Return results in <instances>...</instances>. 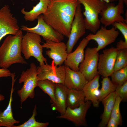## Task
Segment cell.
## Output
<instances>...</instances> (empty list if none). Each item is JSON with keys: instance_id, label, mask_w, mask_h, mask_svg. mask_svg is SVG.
I'll use <instances>...</instances> for the list:
<instances>
[{"instance_id": "obj_1", "label": "cell", "mask_w": 127, "mask_h": 127, "mask_svg": "<svg viewBox=\"0 0 127 127\" xmlns=\"http://www.w3.org/2000/svg\"><path fill=\"white\" fill-rule=\"evenodd\" d=\"M78 0H50L43 19L48 24L68 38Z\"/></svg>"}, {"instance_id": "obj_2", "label": "cell", "mask_w": 127, "mask_h": 127, "mask_svg": "<svg viewBox=\"0 0 127 127\" xmlns=\"http://www.w3.org/2000/svg\"><path fill=\"white\" fill-rule=\"evenodd\" d=\"M23 33L20 29L14 35H9L0 47V67L8 69L16 63L27 64L21 55Z\"/></svg>"}, {"instance_id": "obj_3", "label": "cell", "mask_w": 127, "mask_h": 127, "mask_svg": "<svg viewBox=\"0 0 127 127\" xmlns=\"http://www.w3.org/2000/svg\"><path fill=\"white\" fill-rule=\"evenodd\" d=\"M84 8L83 14L86 29L93 34L99 30L100 22L99 15L107 6L108 4L102 0H78Z\"/></svg>"}, {"instance_id": "obj_4", "label": "cell", "mask_w": 127, "mask_h": 127, "mask_svg": "<svg viewBox=\"0 0 127 127\" xmlns=\"http://www.w3.org/2000/svg\"><path fill=\"white\" fill-rule=\"evenodd\" d=\"M41 41L40 35L27 32L23 36L21 42V52L25 58L28 60L33 57L39 62L40 66L47 63V59L43 55V48L40 44Z\"/></svg>"}, {"instance_id": "obj_5", "label": "cell", "mask_w": 127, "mask_h": 127, "mask_svg": "<svg viewBox=\"0 0 127 127\" xmlns=\"http://www.w3.org/2000/svg\"><path fill=\"white\" fill-rule=\"evenodd\" d=\"M37 67L32 63L30 68L22 72L19 79L20 83H24L22 88L18 90L17 93L22 104L28 98L32 99L35 95L34 89L37 87L38 81L37 76Z\"/></svg>"}, {"instance_id": "obj_6", "label": "cell", "mask_w": 127, "mask_h": 127, "mask_svg": "<svg viewBox=\"0 0 127 127\" xmlns=\"http://www.w3.org/2000/svg\"><path fill=\"white\" fill-rule=\"evenodd\" d=\"M86 30L81 4L79 2L76 8L68 40L66 44L68 54L72 52L78 40L85 34Z\"/></svg>"}, {"instance_id": "obj_7", "label": "cell", "mask_w": 127, "mask_h": 127, "mask_svg": "<svg viewBox=\"0 0 127 127\" xmlns=\"http://www.w3.org/2000/svg\"><path fill=\"white\" fill-rule=\"evenodd\" d=\"M96 47L87 48L85 51L84 57L80 64L79 71L84 75L88 81L99 75L97 67L99 57Z\"/></svg>"}, {"instance_id": "obj_8", "label": "cell", "mask_w": 127, "mask_h": 127, "mask_svg": "<svg viewBox=\"0 0 127 127\" xmlns=\"http://www.w3.org/2000/svg\"><path fill=\"white\" fill-rule=\"evenodd\" d=\"M64 65L56 66L53 60L51 64L47 63L37 67L38 80L47 79L55 83L63 84L65 70Z\"/></svg>"}, {"instance_id": "obj_9", "label": "cell", "mask_w": 127, "mask_h": 127, "mask_svg": "<svg viewBox=\"0 0 127 127\" xmlns=\"http://www.w3.org/2000/svg\"><path fill=\"white\" fill-rule=\"evenodd\" d=\"M37 19L38 23L35 26L29 28L24 25L21 26L20 29L27 32H33L38 34L42 36L45 40H48L60 42L64 39L63 35L44 21L43 15H40Z\"/></svg>"}, {"instance_id": "obj_10", "label": "cell", "mask_w": 127, "mask_h": 127, "mask_svg": "<svg viewBox=\"0 0 127 127\" xmlns=\"http://www.w3.org/2000/svg\"><path fill=\"white\" fill-rule=\"evenodd\" d=\"M118 4L115 5L112 3H108L100 14V23L106 27L113 25L115 22H121L127 24L125 19L121 15L124 13L123 0H118Z\"/></svg>"}, {"instance_id": "obj_11", "label": "cell", "mask_w": 127, "mask_h": 127, "mask_svg": "<svg viewBox=\"0 0 127 127\" xmlns=\"http://www.w3.org/2000/svg\"><path fill=\"white\" fill-rule=\"evenodd\" d=\"M18 21L13 16L9 7L5 5L0 9V38L8 35H14L20 30Z\"/></svg>"}, {"instance_id": "obj_12", "label": "cell", "mask_w": 127, "mask_h": 127, "mask_svg": "<svg viewBox=\"0 0 127 127\" xmlns=\"http://www.w3.org/2000/svg\"><path fill=\"white\" fill-rule=\"evenodd\" d=\"M119 34V31L113 26L107 29L106 27L101 26L95 33H90L85 38L89 41L93 40L96 42L98 46L96 49L98 52L114 42Z\"/></svg>"}, {"instance_id": "obj_13", "label": "cell", "mask_w": 127, "mask_h": 127, "mask_svg": "<svg viewBox=\"0 0 127 127\" xmlns=\"http://www.w3.org/2000/svg\"><path fill=\"white\" fill-rule=\"evenodd\" d=\"M118 50L112 47L104 50L99 56L97 69L98 74L103 77L110 76L114 68Z\"/></svg>"}, {"instance_id": "obj_14", "label": "cell", "mask_w": 127, "mask_h": 127, "mask_svg": "<svg viewBox=\"0 0 127 127\" xmlns=\"http://www.w3.org/2000/svg\"><path fill=\"white\" fill-rule=\"evenodd\" d=\"M91 103L90 101H87L81 103L78 107L73 109L67 107L65 113L57 116V118L66 119L79 126H86V116Z\"/></svg>"}, {"instance_id": "obj_15", "label": "cell", "mask_w": 127, "mask_h": 127, "mask_svg": "<svg viewBox=\"0 0 127 127\" xmlns=\"http://www.w3.org/2000/svg\"><path fill=\"white\" fill-rule=\"evenodd\" d=\"M42 45L43 48L49 49L46 51V54L52 59L56 66L62 65L66 60L68 54L67 47L64 42H56L45 40Z\"/></svg>"}, {"instance_id": "obj_16", "label": "cell", "mask_w": 127, "mask_h": 127, "mask_svg": "<svg viewBox=\"0 0 127 127\" xmlns=\"http://www.w3.org/2000/svg\"><path fill=\"white\" fill-rule=\"evenodd\" d=\"M89 41L86 38L83 39L75 50L68 54L64 62L65 66L74 71H79V65L84 59V49Z\"/></svg>"}, {"instance_id": "obj_17", "label": "cell", "mask_w": 127, "mask_h": 127, "mask_svg": "<svg viewBox=\"0 0 127 127\" xmlns=\"http://www.w3.org/2000/svg\"><path fill=\"white\" fill-rule=\"evenodd\" d=\"M64 84L68 89L82 90L88 81L79 71H75L65 66Z\"/></svg>"}, {"instance_id": "obj_18", "label": "cell", "mask_w": 127, "mask_h": 127, "mask_svg": "<svg viewBox=\"0 0 127 127\" xmlns=\"http://www.w3.org/2000/svg\"><path fill=\"white\" fill-rule=\"evenodd\" d=\"M68 88L63 84L55 83V101L52 103V109L63 115L67 108L66 101Z\"/></svg>"}, {"instance_id": "obj_19", "label": "cell", "mask_w": 127, "mask_h": 127, "mask_svg": "<svg viewBox=\"0 0 127 127\" xmlns=\"http://www.w3.org/2000/svg\"><path fill=\"white\" fill-rule=\"evenodd\" d=\"M99 75L96 76L92 79L88 81L82 90L85 96V101H90L95 107L99 106V102L97 94L99 86Z\"/></svg>"}, {"instance_id": "obj_20", "label": "cell", "mask_w": 127, "mask_h": 127, "mask_svg": "<svg viewBox=\"0 0 127 127\" xmlns=\"http://www.w3.org/2000/svg\"><path fill=\"white\" fill-rule=\"evenodd\" d=\"M12 84L8 104L6 108L3 112H0V127H13L14 124L20 122L19 120H15L13 116L12 108V94L14 91L13 86L16 79L14 77H12Z\"/></svg>"}, {"instance_id": "obj_21", "label": "cell", "mask_w": 127, "mask_h": 127, "mask_svg": "<svg viewBox=\"0 0 127 127\" xmlns=\"http://www.w3.org/2000/svg\"><path fill=\"white\" fill-rule=\"evenodd\" d=\"M50 0H40L38 3L33 7L32 9L27 11L24 8L21 10V13L24 15V18L26 21L32 22L37 19L41 14H44L47 9Z\"/></svg>"}, {"instance_id": "obj_22", "label": "cell", "mask_w": 127, "mask_h": 127, "mask_svg": "<svg viewBox=\"0 0 127 127\" xmlns=\"http://www.w3.org/2000/svg\"><path fill=\"white\" fill-rule=\"evenodd\" d=\"M116 96L115 92H113L109 94L101 101L104 106V110L101 117V121L98 125L99 127H106L110 117Z\"/></svg>"}, {"instance_id": "obj_23", "label": "cell", "mask_w": 127, "mask_h": 127, "mask_svg": "<svg viewBox=\"0 0 127 127\" xmlns=\"http://www.w3.org/2000/svg\"><path fill=\"white\" fill-rule=\"evenodd\" d=\"M85 101V96L82 90L68 89L67 107L73 109L78 107Z\"/></svg>"}, {"instance_id": "obj_24", "label": "cell", "mask_w": 127, "mask_h": 127, "mask_svg": "<svg viewBox=\"0 0 127 127\" xmlns=\"http://www.w3.org/2000/svg\"><path fill=\"white\" fill-rule=\"evenodd\" d=\"M101 87L97 95L99 102L111 93L115 91L117 86L111 81L108 77H104L101 82Z\"/></svg>"}, {"instance_id": "obj_25", "label": "cell", "mask_w": 127, "mask_h": 127, "mask_svg": "<svg viewBox=\"0 0 127 127\" xmlns=\"http://www.w3.org/2000/svg\"><path fill=\"white\" fill-rule=\"evenodd\" d=\"M55 83L47 79L38 80L37 87L47 94L51 99L52 103L55 101Z\"/></svg>"}, {"instance_id": "obj_26", "label": "cell", "mask_w": 127, "mask_h": 127, "mask_svg": "<svg viewBox=\"0 0 127 127\" xmlns=\"http://www.w3.org/2000/svg\"><path fill=\"white\" fill-rule=\"evenodd\" d=\"M110 76L111 81L117 86L123 84L127 80V66L118 70L114 71Z\"/></svg>"}, {"instance_id": "obj_27", "label": "cell", "mask_w": 127, "mask_h": 127, "mask_svg": "<svg viewBox=\"0 0 127 127\" xmlns=\"http://www.w3.org/2000/svg\"><path fill=\"white\" fill-rule=\"evenodd\" d=\"M37 115V107L36 105L31 117L27 121L20 125H14L13 127H46L49 125L48 122H40L37 121L35 117Z\"/></svg>"}, {"instance_id": "obj_28", "label": "cell", "mask_w": 127, "mask_h": 127, "mask_svg": "<svg viewBox=\"0 0 127 127\" xmlns=\"http://www.w3.org/2000/svg\"><path fill=\"white\" fill-rule=\"evenodd\" d=\"M127 66V49L119 50L117 53L114 71Z\"/></svg>"}, {"instance_id": "obj_29", "label": "cell", "mask_w": 127, "mask_h": 127, "mask_svg": "<svg viewBox=\"0 0 127 127\" xmlns=\"http://www.w3.org/2000/svg\"><path fill=\"white\" fill-rule=\"evenodd\" d=\"M121 101V99L119 97L117 96L110 116V117L115 120L120 125H122V122L119 108L120 105Z\"/></svg>"}, {"instance_id": "obj_30", "label": "cell", "mask_w": 127, "mask_h": 127, "mask_svg": "<svg viewBox=\"0 0 127 127\" xmlns=\"http://www.w3.org/2000/svg\"><path fill=\"white\" fill-rule=\"evenodd\" d=\"M115 92L116 96L119 97L122 101H126L127 99V81L122 84L117 86Z\"/></svg>"}, {"instance_id": "obj_31", "label": "cell", "mask_w": 127, "mask_h": 127, "mask_svg": "<svg viewBox=\"0 0 127 127\" xmlns=\"http://www.w3.org/2000/svg\"><path fill=\"white\" fill-rule=\"evenodd\" d=\"M127 24L121 22H115L112 25L119 30L122 34L124 41L127 42Z\"/></svg>"}, {"instance_id": "obj_32", "label": "cell", "mask_w": 127, "mask_h": 127, "mask_svg": "<svg viewBox=\"0 0 127 127\" xmlns=\"http://www.w3.org/2000/svg\"><path fill=\"white\" fill-rule=\"evenodd\" d=\"M12 73L8 69L2 68L0 69V78L11 77Z\"/></svg>"}, {"instance_id": "obj_33", "label": "cell", "mask_w": 127, "mask_h": 127, "mask_svg": "<svg viewBox=\"0 0 127 127\" xmlns=\"http://www.w3.org/2000/svg\"><path fill=\"white\" fill-rule=\"evenodd\" d=\"M116 48L118 50L127 49V42L124 40H120L116 44Z\"/></svg>"}, {"instance_id": "obj_34", "label": "cell", "mask_w": 127, "mask_h": 127, "mask_svg": "<svg viewBox=\"0 0 127 127\" xmlns=\"http://www.w3.org/2000/svg\"><path fill=\"white\" fill-rule=\"evenodd\" d=\"M119 125L118 123L115 120L110 117L106 126L107 127H117Z\"/></svg>"}, {"instance_id": "obj_35", "label": "cell", "mask_w": 127, "mask_h": 127, "mask_svg": "<svg viewBox=\"0 0 127 127\" xmlns=\"http://www.w3.org/2000/svg\"><path fill=\"white\" fill-rule=\"evenodd\" d=\"M5 99L4 96L2 94L0 93V101L4 100Z\"/></svg>"}, {"instance_id": "obj_36", "label": "cell", "mask_w": 127, "mask_h": 127, "mask_svg": "<svg viewBox=\"0 0 127 127\" xmlns=\"http://www.w3.org/2000/svg\"><path fill=\"white\" fill-rule=\"evenodd\" d=\"M125 19L127 22V10H126L125 13Z\"/></svg>"}, {"instance_id": "obj_37", "label": "cell", "mask_w": 127, "mask_h": 127, "mask_svg": "<svg viewBox=\"0 0 127 127\" xmlns=\"http://www.w3.org/2000/svg\"><path fill=\"white\" fill-rule=\"evenodd\" d=\"M107 3H110V1L109 0H102Z\"/></svg>"}, {"instance_id": "obj_38", "label": "cell", "mask_w": 127, "mask_h": 127, "mask_svg": "<svg viewBox=\"0 0 127 127\" xmlns=\"http://www.w3.org/2000/svg\"><path fill=\"white\" fill-rule=\"evenodd\" d=\"M124 4L126 6L127 5V0H123Z\"/></svg>"}, {"instance_id": "obj_39", "label": "cell", "mask_w": 127, "mask_h": 127, "mask_svg": "<svg viewBox=\"0 0 127 127\" xmlns=\"http://www.w3.org/2000/svg\"><path fill=\"white\" fill-rule=\"evenodd\" d=\"M110 2H112L115 1H116L118 0H109Z\"/></svg>"}, {"instance_id": "obj_40", "label": "cell", "mask_w": 127, "mask_h": 127, "mask_svg": "<svg viewBox=\"0 0 127 127\" xmlns=\"http://www.w3.org/2000/svg\"><path fill=\"white\" fill-rule=\"evenodd\" d=\"M2 39V38H0V41H1V40Z\"/></svg>"}, {"instance_id": "obj_41", "label": "cell", "mask_w": 127, "mask_h": 127, "mask_svg": "<svg viewBox=\"0 0 127 127\" xmlns=\"http://www.w3.org/2000/svg\"><path fill=\"white\" fill-rule=\"evenodd\" d=\"M32 1L36 0H32Z\"/></svg>"}, {"instance_id": "obj_42", "label": "cell", "mask_w": 127, "mask_h": 127, "mask_svg": "<svg viewBox=\"0 0 127 127\" xmlns=\"http://www.w3.org/2000/svg\"></svg>"}, {"instance_id": "obj_43", "label": "cell", "mask_w": 127, "mask_h": 127, "mask_svg": "<svg viewBox=\"0 0 127 127\" xmlns=\"http://www.w3.org/2000/svg\"></svg>"}]
</instances>
